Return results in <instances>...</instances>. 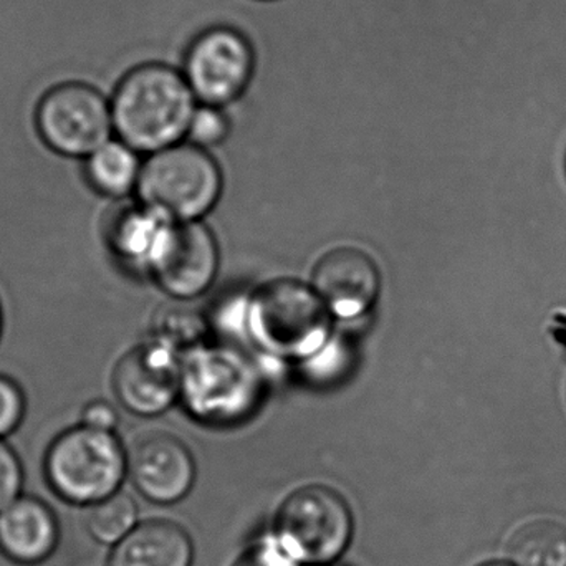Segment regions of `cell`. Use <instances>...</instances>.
<instances>
[{
    "label": "cell",
    "instance_id": "obj_1",
    "mask_svg": "<svg viewBox=\"0 0 566 566\" xmlns=\"http://www.w3.org/2000/svg\"><path fill=\"white\" fill-rule=\"evenodd\" d=\"M198 105L179 66L139 63L113 93V129L129 148L155 155L188 136Z\"/></svg>",
    "mask_w": 566,
    "mask_h": 566
},
{
    "label": "cell",
    "instance_id": "obj_2",
    "mask_svg": "<svg viewBox=\"0 0 566 566\" xmlns=\"http://www.w3.org/2000/svg\"><path fill=\"white\" fill-rule=\"evenodd\" d=\"M128 455L113 432L88 426L62 432L46 451L45 475L63 501L92 505L118 494Z\"/></svg>",
    "mask_w": 566,
    "mask_h": 566
},
{
    "label": "cell",
    "instance_id": "obj_3",
    "mask_svg": "<svg viewBox=\"0 0 566 566\" xmlns=\"http://www.w3.org/2000/svg\"><path fill=\"white\" fill-rule=\"evenodd\" d=\"M139 199L165 218L189 222L201 218L221 195V171L206 149L179 143L155 153L139 172Z\"/></svg>",
    "mask_w": 566,
    "mask_h": 566
},
{
    "label": "cell",
    "instance_id": "obj_4",
    "mask_svg": "<svg viewBox=\"0 0 566 566\" xmlns=\"http://www.w3.org/2000/svg\"><path fill=\"white\" fill-rule=\"evenodd\" d=\"M352 534V512L342 495L308 485L283 502L275 537L298 564L326 565L345 552Z\"/></svg>",
    "mask_w": 566,
    "mask_h": 566
},
{
    "label": "cell",
    "instance_id": "obj_5",
    "mask_svg": "<svg viewBox=\"0 0 566 566\" xmlns=\"http://www.w3.org/2000/svg\"><path fill=\"white\" fill-rule=\"evenodd\" d=\"M179 69L199 103L229 108L254 80V45L235 27H209L189 43Z\"/></svg>",
    "mask_w": 566,
    "mask_h": 566
},
{
    "label": "cell",
    "instance_id": "obj_6",
    "mask_svg": "<svg viewBox=\"0 0 566 566\" xmlns=\"http://www.w3.org/2000/svg\"><path fill=\"white\" fill-rule=\"evenodd\" d=\"M326 306L302 283L274 282L258 293L251 306V328L269 352L306 356L328 336Z\"/></svg>",
    "mask_w": 566,
    "mask_h": 566
},
{
    "label": "cell",
    "instance_id": "obj_7",
    "mask_svg": "<svg viewBox=\"0 0 566 566\" xmlns=\"http://www.w3.org/2000/svg\"><path fill=\"white\" fill-rule=\"evenodd\" d=\"M36 128L43 143L59 155L90 158L109 142L112 105L92 86L65 83L43 96Z\"/></svg>",
    "mask_w": 566,
    "mask_h": 566
},
{
    "label": "cell",
    "instance_id": "obj_8",
    "mask_svg": "<svg viewBox=\"0 0 566 566\" xmlns=\"http://www.w3.org/2000/svg\"><path fill=\"white\" fill-rule=\"evenodd\" d=\"M218 261V245L209 229L189 221L161 229L148 265L166 292L192 298L214 281Z\"/></svg>",
    "mask_w": 566,
    "mask_h": 566
},
{
    "label": "cell",
    "instance_id": "obj_9",
    "mask_svg": "<svg viewBox=\"0 0 566 566\" xmlns=\"http://www.w3.org/2000/svg\"><path fill=\"white\" fill-rule=\"evenodd\" d=\"M255 376L239 355L219 349L199 353L186 368L182 388L196 415L231 421L255 398Z\"/></svg>",
    "mask_w": 566,
    "mask_h": 566
},
{
    "label": "cell",
    "instance_id": "obj_10",
    "mask_svg": "<svg viewBox=\"0 0 566 566\" xmlns=\"http://www.w3.org/2000/svg\"><path fill=\"white\" fill-rule=\"evenodd\" d=\"M116 398L129 411L155 416L166 411L181 388L179 368L166 346H139L123 356L113 375Z\"/></svg>",
    "mask_w": 566,
    "mask_h": 566
},
{
    "label": "cell",
    "instance_id": "obj_11",
    "mask_svg": "<svg viewBox=\"0 0 566 566\" xmlns=\"http://www.w3.org/2000/svg\"><path fill=\"white\" fill-rule=\"evenodd\" d=\"M135 488L156 504L181 501L195 482V459L175 436L165 432L139 439L128 454Z\"/></svg>",
    "mask_w": 566,
    "mask_h": 566
},
{
    "label": "cell",
    "instance_id": "obj_12",
    "mask_svg": "<svg viewBox=\"0 0 566 566\" xmlns=\"http://www.w3.org/2000/svg\"><path fill=\"white\" fill-rule=\"evenodd\" d=\"M313 292L329 312L342 318H355L376 302L378 268L368 254L358 249H335L316 264Z\"/></svg>",
    "mask_w": 566,
    "mask_h": 566
},
{
    "label": "cell",
    "instance_id": "obj_13",
    "mask_svg": "<svg viewBox=\"0 0 566 566\" xmlns=\"http://www.w3.org/2000/svg\"><path fill=\"white\" fill-rule=\"evenodd\" d=\"M56 544L59 524L45 502L19 497L0 511V552L15 564H40Z\"/></svg>",
    "mask_w": 566,
    "mask_h": 566
},
{
    "label": "cell",
    "instance_id": "obj_14",
    "mask_svg": "<svg viewBox=\"0 0 566 566\" xmlns=\"http://www.w3.org/2000/svg\"><path fill=\"white\" fill-rule=\"evenodd\" d=\"M189 535L172 522H145L136 525L113 548L112 566H191Z\"/></svg>",
    "mask_w": 566,
    "mask_h": 566
},
{
    "label": "cell",
    "instance_id": "obj_15",
    "mask_svg": "<svg viewBox=\"0 0 566 566\" xmlns=\"http://www.w3.org/2000/svg\"><path fill=\"white\" fill-rule=\"evenodd\" d=\"M135 149L123 142H108L86 161V179L99 195L122 198L138 186L139 166Z\"/></svg>",
    "mask_w": 566,
    "mask_h": 566
},
{
    "label": "cell",
    "instance_id": "obj_16",
    "mask_svg": "<svg viewBox=\"0 0 566 566\" xmlns=\"http://www.w3.org/2000/svg\"><path fill=\"white\" fill-rule=\"evenodd\" d=\"M509 555L515 566H566V531L557 522H528L515 532Z\"/></svg>",
    "mask_w": 566,
    "mask_h": 566
},
{
    "label": "cell",
    "instance_id": "obj_17",
    "mask_svg": "<svg viewBox=\"0 0 566 566\" xmlns=\"http://www.w3.org/2000/svg\"><path fill=\"white\" fill-rule=\"evenodd\" d=\"M161 226L155 212L129 209L116 218L112 228V248L119 258L128 262H146L151 258Z\"/></svg>",
    "mask_w": 566,
    "mask_h": 566
},
{
    "label": "cell",
    "instance_id": "obj_18",
    "mask_svg": "<svg viewBox=\"0 0 566 566\" xmlns=\"http://www.w3.org/2000/svg\"><path fill=\"white\" fill-rule=\"evenodd\" d=\"M136 517L138 512L133 499L118 492L90 507L86 525L93 538L102 544L116 545L136 527Z\"/></svg>",
    "mask_w": 566,
    "mask_h": 566
},
{
    "label": "cell",
    "instance_id": "obj_19",
    "mask_svg": "<svg viewBox=\"0 0 566 566\" xmlns=\"http://www.w3.org/2000/svg\"><path fill=\"white\" fill-rule=\"evenodd\" d=\"M231 129L232 118L229 108L199 103L186 138L198 148H212L226 142L231 135Z\"/></svg>",
    "mask_w": 566,
    "mask_h": 566
},
{
    "label": "cell",
    "instance_id": "obj_20",
    "mask_svg": "<svg viewBox=\"0 0 566 566\" xmlns=\"http://www.w3.org/2000/svg\"><path fill=\"white\" fill-rule=\"evenodd\" d=\"M159 326L166 342L172 345H191L206 329L201 316L189 310H169Z\"/></svg>",
    "mask_w": 566,
    "mask_h": 566
},
{
    "label": "cell",
    "instance_id": "obj_21",
    "mask_svg": "<svg viewBox=\"0 0 566 566\" xmlns=\"http://www.w3.org/2000/svg\"><path fill=\"white\" fill-rule=\"evenodd\" d=\"M25 415V396L13 379L0 375V439L19 428Z\"/></svg>",
    "mask_w": 566,
    "mask_h": 566
},
{
    "label": "cell",
    "instance_id": "obj_22",
    "mask_svg": "<svg viewBox=\"0 0 566 566\" xmlns=\"http://www.w3.org/2000/svg\"><path fill=\"white\" fill-rule=\"evenodd\" d=\"M23 474L19 458L9 444L0 439V511L19 499Z\"/></svg>",
    "mask_w": 566,
    "mask_h": 566
},
{
    "label": "cell",
    "instance_id": "obj_23",
    "mask_svg": "<svg viewBox=\"0 0 566 566\" xmlns=\"http://www.w3.org/2000/svg\"><path fill=\"white\" fill-rule=\"evenodd\" d=\"M235 566H302L285 548L277 537L264 538L249 548Z\"/></svg>",
    "mask_w": 566,
    "mask_h": 566
},
{
    "label": "cell",
    "instance_id": "obj_24",
    "mask_svg": "<svg viewBox=\"0 0 566 566\" xmlns=\"http://www.w3.org/2000/svg\"><path fill=\"white\" fill-rule=\"evenodd\" d=\"M82 418L83 426L98 429V431L113 432V429L118 424V415H116L115 408L105 401L90 402V405L83 409Z\"/></svg>",
    "mask_w": 566,
    "mask_h": 566
},
{
    "label": "cell",
    "instance_id": "obj_25",
    "mask_svg": "<svg viewBox=\"0 0 566 566\" xmlns=\"http://www.w3.org/2000/svg\"><path fill=\"white\" fill-rule=\"evenodd\" d=\"M0 335H2V310H0Z\"/></svg>",
    "mask_w": 566,
    "mask_h": 566
},
{
    "label": "cell",
    "instance_id": "obj_26",
    "mask_svg": "<svg viewBox=\"0 0 566 566\" xmlns=\"http://www.w3.org/2000/svg\"><path fill=\"white\" fill-rule=\"evenodd\" d=\"M485 566H509V565H504V564H492V565H485Z\"/></svg>",
    "mask_w": 566,
    "mask_h": 566
},
{
    "label": "cell",
    "instance_id": "obj_27",
    "mask_svg": "<svg viewBox=\"0 0 566 566\" xmlns=\"http://www.w3.org/2000/svg\"><path fill=\"white\" fill-rule=\"evenodd\" d=\"M264 2H271V0H264Z\"/></svg>",
    "mask_w": 566,
    "mask_h": 566
}]
</instances>
